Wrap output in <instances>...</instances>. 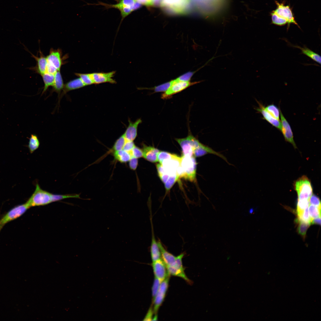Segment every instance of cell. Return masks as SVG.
Returning a JSON list of instances; mask_svg holds the SVG:
<instances>
[{"mask_svg": "<svg viewBox=\"0 0 321 321\" xmlns=\"http://www.w3.org/2000/svg\"><path fill=\"white\" fill-rule=\"evenodd\" d=\"M64 84L60 71H58L54 75V80L52 92H55L58 94L59 99L61 91L62 90Z\"/></svg>", "mask_w": 321, "mask_h": 321, "instance_id": "obj_26", "label": "cell"}, {"mask_svg": "<svg viewBox=\"0 0 321 321\" xmlns=\"http://www.w3.org/2000/svg\"><path fill=\"white\" fill-rule=\"evenodd\" d=\"M42 76L44 84L42 92L43 94L46 91L49 86H53L54 80V75L46 72Z\"/></svg>", "mask_w": 321, "mask_h": 321, "instance_id": "obj_28", "label": "cell"}, {"mask_svg": "<svg viewBox=\"0 0 321 321\" xmlns=\"http://www.w3.org/2000/svg\"><path fill=\"white\" fill-rule=\"evenodd\" d=\"M180 165L183 171V178L191 182L195 181L197 163L194 156L187 157L182 156Z\"/></svg>", "mask_w": 321, "mask_h": 321, "instance_id": "obj_6", "label": "cell"}, {"mask_svg": "<svg viewBox=\"0 0 321 321\" xmlns=\"http://www.w3.org/2000/svg\"><path fill=\"white\" fill-rule=\"evenodd\" d=\"M181 157L177 155L171 159L164 160L161 164L165 172L169 175L176 174L177 170L180 165Z\"/></svg>", "mask_w": 321, "mask_h": 321, "instance_id": "obj_16", "label": "cell"}, {"mask_svg": "<svg viewBox=\"0 0 321 321\" xmlns=\"http://www.w3.org/2000/svg\"><path fill=\"white\" fill-rule=\"evenodd\" d=\"M99 5H102L107 8H114L118 10L121 16L122 21L132 12L141 7V5L134 0H118L115 4H108L99 2Z\"/></svg>", "mask_w": 321, "mask_h": 321, "instance_id": "obj_3", "label": "cell"}, {"mask_svg": "<svg viewBox=\"0 0 321 321\" xmlns=\"http://www.w3.org/2000/svg\"><path fill=\"white\" fill-rule=\"evenodd\" d=\"M297 215L298 220L299 222H303L311 224V221L309 214L308 207Z\"/></svg>", "mask_w": 321, "mask_h": 321, "instance_id": "obj_35", "label": "cell"}, {"mask_svg": "<svg viewBox=\"0 0 321 321\" xmlns=\"http://www.w3.org/2000/svg\"><path fill=\"white\" fill-rule=\"evenodd\" d=\"M308 209L311 222L313 219L321 217L320 208L311 204L309 205Z\"/></svg>", "mask_w": 321, "mask_h": 321, "instance_id": "obj_32", "label": "cell"}, {"mask_svg": "<svg viewBox=\"0 0 321 321\" xmlns=\"http://www.w3.org/2000/svg\"><path fill=\"white\" fill-rule=\"evenodd\" d=\"M58 71L55 67L47 63L46 72L54 75Z\"/></svg>", "mask_w": 321, "mask_h": 321, "instance_id": "obj_48", "label": "cell"}, {"mask_svg": "<svg viewBox=\"0 0 321 321\" xmlns=\"http://www.w3.org/2000/svg\"><path fill=\"white\" fill-rule=\"evenodd\" d=\"M157 242L160 252L161 258L166 266L173 265L176 262V256L168 252L164 247L160 240H158Z\"/></svg>", "mask_w": 321, "mask_h": 321, "instance_id": "obj_20", "label": "cell"}, {"mask_svg": "<svg viewBox=\"0 0 321 321\" xmlns=\"http://www.w3.org/2000/svg\"><path fill=\"white\" fill-rule=\"evenodd\" d=\"M132 158H139L143 157V152L142 149L135 146L130 152Z\"/></svg>", "mask_w": 321, "mask_h": 321, "instance_id": "obj_41", "label": "cell"}, {"mask_svg": "<svg viewBox=\"0 0 321 321\" xmlns=\"http://www.w3.org/2000/svg\"><path fill=\"white\" fill-rule=\"evenodd\" d=\"M179 178L177 174L170 175L168 179L164 183L166 190L167 191H169Z\"/></svg>", "mask_w": 321, "mask_h": 321, "instance_id": "obj_39", "label": "cell"}, {"mask_svg": "<svg viewBox=\"0 0 321 321\" xmlns=\"http://www.w3.org/2000/svg\"><path fill=\"white\" fill-rule=\"evenodd\" d=\"M85 86V85L79 78L68 82L64 85L62 91L60 95L59 100H60V98L68 92L80 88Z\"/></svg>", "mask_w": 321, "mask_h": 321, "instance_id": "obj_23", "label": "cell"}, {"mask_svg": "<svg viewBox=\"0 0 321 321\" xmlns=\"http://www.w3.org/2000/svg\"><path fill=\"white\" fill-rule=\"evenodd\" d=\"M40 145V142L37 135L31 134L29 138L28 147L30 153H32L37 150Z\"/></svg>", "mask_w": 321, "mask_h": 321, "instance_id": "obj_29", "label": "cell"}, {"mask_svg": "<svg viewBox=\"0 0 321 321\" xmlns=\"http://www.w3.org/2000/svg\"><path fill=\"white\" fill-rule=\"evenodd\" d=\"M299 223V225L298 228V231L300 235L304 237L311 224L303 222H300Z\"/></svg>", "mask_w": 321, "mask_h": 321, "instance_id": "obj_40", "label": "cell"}, {"mask_svg": "<svg viewBox=\"0 0 321 321\" xmlns=\"http://www.w3.org/2000/svg\"><path fill=\"white\" fill-rule=\"evenodd\" d=\"M309 199L298 200L297 204V215L303 211L309 205Z\"/></svg>", "mask_w": 321, "mask_h": 321, "instance_id": "obj_34", "label": "cell"}, {"mask_svg": "<svg viewBox=\"0 0 321 321\" xmlns=\"http://www.w3.org/2000/svg\"><path fill=\"white\" fill-rule=\"evenodd\" d=\"M259 107L256 109L258 112L262 115L263 119L271 124L272 126L280 130L281 122L280 120L278 119L273 117L265 108V106L257 101Z\"/></svg>", "mask_w": 321, "mask_h": 321, "instance_id": "obj_19", "label": "cell"}, {"mask_svg": "<svg viewBox=\"0 0 321 321\" xmlns=\"http://www.w3.org/2000/svg\"><path fill=\"white\" fill-rule=\"evenodd\" d=\"M182 257L178 256L173 265L166 266L168 273L169 275L181 277L188 283L191 284V281L187 277L184 272L182 264Z\"/></svg>", "mask_w": 321, "mask_h": 321, "instance_id": "obj_11", "label": "cell"}, {"mask_svg": "<svg viewBox=\"0 0 321 321\" xmlns=\"http://www.w3.org/2000/svg\"><path fill=\"white\" fill-rule=\"evenodd\" d=\"M114 159L122 163H126L129 161L132 157L130 152L123 149L112 153Z\"/></svg>", "mask_w": 321, "mask_h": 321, "instance_id": "obj_27", "label": "cell"}, {"mask_svg": "<svg viewBox=\"0 0 321 321\" xmlns=\"http://www.w3.org/2000/svg\"><path fill=\"white\" fill-rule=\"evenodd\" d=\"M265 108L270 114L275 118L280 120V108L279 109L276 105L271 104L265 106Z\"/></svg>", "mask_w": 321, "mask_h": 321, "instance_id": "obj_31", "label": "cell"}, {"mask_svg": "<svg viewBox=\"0 0 321 321\" xmlns=\"http://www.w3.org/2000/svg\"><path fill=\"white\" fill-rule=\"evenodd\" d=\"M311 223L312 224L320 225L321 224V217L313 219Z\"/></svg>", "mask_w": 321, "mask_h": 321, "instance_id": "obj_51", "label": "cell"}, {"mask_svg": "<svg viewBox=\"0 0 321 321\" xmlns=\"http://www.w3.org/2000/svg\"><path fill=\"white\" fill-rule=\"evenodd\" d=\"M142 150L143 152V157L146 160L152 163L158 161L157 155L160 151L158 149L152 146L143 144Z\"/></svg>", "mask_w": 321, "mask_h": 321, "instance_id": "obj_22", "label": "cell"}, {"mask_svg": "<svg viewBox=\"0 0 321 321\" xmlns=\"http://www.w3.org/2000/svg\"><path fill=\"white\" fill-rule=\"evenodd\" d=\"M175 155L165 151H160L157 155L158 161L161 164L164 160L171 159L174 157Z\"/></svg>", "mask_w": 321, "mask_h": 321, "instance_id": "obj_38", "label": "cell"}, {"mask_svg": "<svg viewBox=\"0 0 321 321\" xmlns=\"http://www.w3.org/2000/svg\"><path fill=\"white\" fill-rule=\"evenodd\" d=\"M53 194L42 190L37 183L34 191L26 202L30 207L44 206L53 202Z\"/></svg>", "mask_w": 321, "mask_h": 321, "instance_id": "obj_4", "label": "cell"}, {"mask_svg": "<svg viewBox=\"0 0 321 321\" xmlns=\"http://www.w3.org/2000/svg\"><path fill=\"white\" fill-rule=\"evenodd\" d=\"M280 114L281 126L280 130L285 140L291 144L293 147L296 148L297 147L294 141L293 133L291 128L288 122L284 116L280 108Z\"/></svg>", "mask_w": 321, "mask_h": 321, "instance_id": "obj_12", "label": "cell"}, {"mask_svg": "<svg viewBox=\"0 0 321 321\" xmlns=\"http://www.w3.org/2000/svg\"><path fill=\"white\" fill-rule=\"evenodd\" d=\"M150 212V219L151 227L152 238L150 246V252L152 262L155 261L161 258V254L158 246V242L155 236L153 226L152 223V211L151 206L149 207Z\"/></svg>", "mask_w": 321, "mask_h": 321, "instance_id": "obj_14", "label": "cell"}, {"mask_svg": "<svg viewBox=\"0 0 321 321\" xmlns=\"http://www.w3.org/2000/svg\"><path fill=\"white\" fill-rule=\"evenodd\" d=\"M129 162V166L130 169L135 170L137 169L138 165V159L131 158Z\"/></svg>", "mask_w": 321, "mask_h": 321, "instance_id": "obj_45", "label": "cell"}, {"mask_svg": "<svg viewBox=\"0 0 321 321\" xmlns=\"http://www.w3.org/2000/svg\"><path fill=\"white\" fill-rule=\"evenodd\" d=\"M169 177V175L167 173H166L160 177H159L161 179L162 181L164 183H165L168 179Z\"/></svg>", "mask_w": 321, "mask_h": 321, "instance_id": "obj_50", "label": "cell"}, {"mask_svg": "<svg viewBox=\"0 0 321 321\" xmlns=\"http://www.w3.org/2000/svg\"><path fill=\"white\" fill-rule=\"evenodd\" d=\"M161 282L157 278L155 277L154 280L152 287V301H153L159 289Z\"/></svg>", "mask_w": 321, "mask_h": 321, "instance_id": "obj_42", "label": "cell"}, {"mask_svg": "<svg viewBox=\"0 0 321 321\" xmlns=\"http://www.w3.org/2000/svg\"><path fill=\"white\" fill-rule=\"evenodd\" d=\"M3 226L0 225V231L1 230V229H2V228H3Z\"/></svg>", "mask_w": 321, "mask_h": 321, "instance_id": "obj_53", "label": "cell"}, {"mask_svg": "<svg viewBox=\"0 0 321 321\" xmlns=\"http://www.w3.org/2000/svg\"><path fill=\"white\" fill-rule=\"evenodd\" d=\"M191 0H159V6L166 14L184 15L190 12Z\"/></svg>", "mask_w": 321, "mask_h": 321, "instance_id": "obj_2", "label": "cell"}, {"mask_svg": "<svg viewBox=\"0 0 321 321\" xmlns=\"http://www.w3.org/2000/svg\"><path fill=\"white\" fill-rule=\"evenodd\" d=\"M158 319V316L157 314H155L154 317H153L152 319V320H157Z\"/></svg>", "mask_w": 321, "mask_h": 321, "instance_id": "obj_52", "label": "cell"}, {"mask_svg": "<svg viewBox=\"0 0 321 321\" xmlns=\"http://www.w3.org/2000/svg\"><path fill=\"white\" fill-rule=\"evenodd\" d=\"M154 313L152 307L151 306L149 309L147 313L143 320L152 321L153 319V315Z\"/></svg>", "mask_w": 321, "mask_h": 321, "instance_id": "obj_47", "label": "cell"}, {"mask_svg": "<svg viewBox=\"0 0 321 321\" xmlns=\"http://www.w3.org/2000/svg\"><path fill=\"white\" fill-rule=\"evenodd\" d=\"M199 69H198L197 71L194 72H189L185 73L180 76L176 79L179 81H190L195 72Z\"/></svg>", "mask_w": 321, "mask_h": 321, "instance_id": "obj_43", "label": "cell"}, {"mask_svg": "<svg viewBox=\"0 0 321 321\" xmlns=\"http://www.w3.org/2000/svg\"><path fill=\"white\" fill-rule=\"evenodd\" d=\"M135 146V145L133 141H126L123 149L127 152H130Z\"/></svg>", "mask_w": 321, "mask_h": 321, "instance_id": "obj_46", "label": "cell"}, {"mask_svg": "<svg viewBox=\"0 0 321 321\" xmlns=\"http://www.w3.org/2000/svg\"><path fill=\"white\" fill-rule=\"evenodd\" d=\"M310 204L321 208V201L319 198L316 195H312L309 200Z\"/></svg>", "mask_w": 321, "mask_h": 321, "instance_id": "obj_44", "label": "cell"}, {"mask_svg": "<svg viewBox=\"0 0 321 321\" xmlns=\"http://www.w3.org/2000/svg\"><path fill=\"white\" fill-rule=\"evenodd\" d=\"M196 10L202 16L209 18L216 17L223 11L228 0H191Z\"/></svg>", "mask_w": 321, "mask_h": 321, "instance_id": "obj_1", "label": "cell"}, {"mask_svg": "<svg viewBox=\"0 0 321 321\" xmlns=\"http://www.w3.org/2000/svg\"><path fill=\"white\" fill-rule=\"evenodd\" d=\"M30 208L26 202L12 208L0 219V225L3 226L8 222L19 218Z\"/></svg>", "mask_w": 321, "mask_h": 321, "instance_id": "obj_7", "label": "cell"}, {"mask_svg": "<svg viewBox=\"0 0 321 321\" xmlns=\"http://www.w3.org/2000/svg\"><path fill=\"white\" fill-rule=\"evenodd\" d=\"M172 83L170 86L165 92L163 93L161 97L163 99L170 98L174 94L179 92L201 81L191 82L190 81H182L176 79L172 80Z\"/></svg>", "mask_w": 321, "mask_h": 321, "instance_id": "obj_9", "label": "cell"}, {"mask_svg": "<svg viewBox=\"0 0 321 321\" xmlns=\"http://www.w3.org/2000/svg\"><path fill=\"white\" fill-rule=\"evenodd\" d=\"M156 168L159 177L163 175L166 173L164 170L163 167L161 164L160 163L157 164L156 165Z\"/></svg>", "mask_w": 321, "mask_h": 321, "instance_id": "obj_49", "label": "cell"}, {"mask_svg": "<svg viewBox=\"0 0 321 321\" xmlns=\"http://www.w3.org/2000/svg\"><path fill=\"white\" fill-rule=\"evenodd\" d=\"M288 43L289 45L292 46V47L300 49L301 51L302 54L305 55L320 64H321V56L318 54L313 51L305 46H304L303 47H302L298 45H292L289 43Z\"/></svg>", "mask_w": 321, "mask_h": 321, "instance_id": "obj_25", "label": "cell"}, {"mask_svg": "<svg viewBox=\"0 0 321 321\" xmlns=\"http://www.w3.org/2000/svg\"><path fill=\"white\" fill-rule=\"evenodd\" d=\"M60 50L51 49L49 54L46 57L47 63L55 67L58 71L60 70L62 64Z\"/></svg>", "mask_w": 321, "mask_h": 321, "instance_id": "obj_18", "label": "cell"}, {"mask_svg": "<svg viewBox=\"0 0 321 321\" xmlns=\"http://www.w3.org/2000/svg\"><path fill=\"white\" fill-rule=\"evenodd\" d=\"M170 276H168L161 282L158 291L152 301L153 311L155 314H157L165 298L169 286Z\"/></svg>", "mask_w": 321, "mask_h": 321, "instance_id": "obj_10", "label": "cell"}, {"mask_svg": "<svg viewBox=\"0 0 321 321\" xmlns=\"http://www.w3.org/2000/svg\"><path fill=\"white\" fill-rule=\"evenodd\" d=\"M271 16L272 23L280 26H284L287 24V20L281 18L272 11L270 13Z\"/></svg>", "mask_w": 321, "mask_h": 321, "instance_id": "obj_33", "label": "cell"}, {"mask_svg": "<svg viewBox=\"0 0 321 321\" xmlns=\"http://www.w3.org/2000/svg\"><path fill=\"white\" fill-rule=\"evenodd\" d=\"M141 119H139L134 122L129 120V125L123 134L127 141H133L137 135V131L139 125L141 122Z\"/></svg>", "mask_w": 321, "mask_h": 321, "instance_id": "obj_21", "label": "cell"}, {"mask_svg": "<svg viewBox=\"0 0 321 321\" xmlns=\"http://www.w3.org/2000/svg\"><path fill=\"white\" fill-rule=\"evenodd\" d=\"M126 141L123 134L116 141L112 148L107 152V154L112 153L115 151L123 149Z\"/></svg>", "mask_w": 321, "mask_h": 321, "instance_id": "obj_30", "label": "cell"}, {"mask_svg": "<svg viewBox=\"0 0 321 321\" xmlns=\"http://www.w3.org/2000/svg\"><path fill=\"white\" fill-rule=\"evenodd\" d=\"M295 190L296 191L298 199H309L313 194V189L311 181L306 176H303L298 179L294 183Z\"/></svg>", "mask_w": 321, "mask_h": 321, "instance_id": "obj_5", "label": "cell"}, {"mask_svg": "<svg viewBox=\"0 0 321 321\" xmlns=\"http://www.w3.org/2000/svg\"><path fill=\"white\" fill-rule=\"evenodd\" d=\"M152 265L155 277L161 282L170 276L168 273L166 265L161 258L152 262Z\"/></svg>", "mask_w": 321, "mask_h": 321, "instance_id": "obj_13", "label": "cell"}, {"mask_svg": "<svg viewBox=\"0 0 321 321\" xmlns=\"http://www.w3.org/2000/svg\"><path fill=\"white\" fill-rule=\"evenodd\" d=\"M275 3L277 5L276 9L272 11L279 17L286 19L287 21L288 30L291 24H293L300 28L295 20L292 10L288 5H285L282 2L279 3L276 1Z\"/></svg>", "mask_w": 321, "mask_h": 321, "instance_id": "obj_8", "label": "cell"}, {"mask_svg": "<svg viewBox=\"0 0 321 321\" xmlns=\"http://www.w3.org/2000/svg\"><path fill=\"white\" fill-rule=\"evenodd\" d=\"M192 136L190 134L185 138L175 139L181 147L182 156L187 157L193 156L194 149L192 145Z\"/></svg>", "mask_w": 321, "mask_h": 321, "instance_id": "obj_17", "label": "cell"}, {"mask_svg": "<svg viewBox=\"0 0 321 321\" xmlns=\"http://www.w3.org/2000/svg\"><path fill=\"white\" fill-rule=\"evenodd\" d=\"M116 71L108 73H90L94 84H99L104 83L115 84L116 81L113 78Z\"/></svg>", "mask_w": 321, "mask_h": 321, "instance_id": "obj_15", "label": "cell"}, {"mask_svg": "<svg viewBox=\"0 0 321 321\" xmlns=\"http://www.w3.org/2000/svg\"><path fill=\"white\" fill-rule=\"evenodd\" d=\"M75 74L79 77L85 86L94 84L90 73L86 74L76 73H75Z\"/></svg>", "mask_w": 321, "mask_h": 321, "instance_id": "obj_36", "label": "cell"}, {"mask_svg": "<svg viewBox=\"0 0 321 321\" xmlns=\"http://www.w3.org/2000/svg\"><path fill=\"white\" fill-rule=\"evenodd\" d=\"M172 83V81H171L155 86L153 88H147V89L152 90L154 91V92H165L170 86Z\"/></svg>", "mask_w": 321, "mask_h": 321, "instance_id": "obj_37", "label": "cell"}, {"mask_svg": "<svg viewBox=\"0 0 321 321\" xmlns=\"http://www.w3.org/2000/svg\"><path fill=\"white\" fill-rule=\"evenodd\" d=\"M25 49L32 54V56L37 61V65L36 69L33 70H36V72L42 75L46 73V71L47 64L46 57L44 56L42 54H40V56L39 57L36 56L31 53L27 49Z\"/></svg>", "mask_w": 321, "mask_h": 321, "instance_id": "obj_24", "label": "cell"}]
</instances>
